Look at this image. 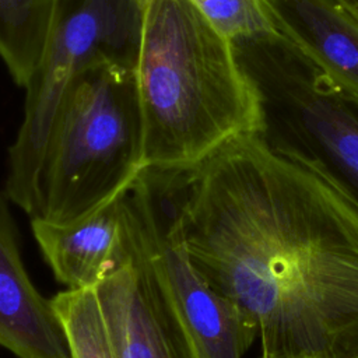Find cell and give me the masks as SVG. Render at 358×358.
I'll return each instance as SVG.
<instances>
[{
	"label": "cell",
	"instance_id": "cell-1",
	"mask_svg": "<svg viewBox=\"0 0 358 358\" xmlns=\"http://www.w3.org/2000/svg\"><path fill=\"white\" fill-rule=\"evenodd\" d=\"M182 232L256 323L262 358H358V210L257 133L185 169Z\"/></svg>",
	"mask_w": 358,
	"mask_h": 358
},
{
	"label": "cell",
	"instance_id": "cell-2",
	"mask_svg": "<svg viewBox=\"0 0 358 358\" xmlns=\"http://www.w3.org/2000/svg\"><path fill=\"white\" fill-rule=\"evenodd\" d=\"M134 77L145 168L190 169L259 130L257 98L231 42L193 0H143Z\"/></svg>",
	"mask_w": 358,
	"mask_h": 358
},
{
	"label": "cell",
	"instance_id": "cell-3",
	"mask_svg": "<svg viewBox=\"0 0 358 358\" xmlns=\"http://www.w3.org/2000/svg\"><path fill=\"white\" fill-rule=\"evenodd\" d=\"M144 165L134 69L96 62L67 87L50 133L42 217L70 224L124 194Z\"/></svg>",
	"mask_w": 358,
	"mask_h": 358
},
{
	"label": "cell",
	"instance_id": "cell-4",
	"mask_svg": "<svg viewBox=\"0 0 358 358\" xmlns=\"http://www.w3.org/2000/svg\"><path fill=\"white\" fill-rule=\"evenodd\" d=\"M231 45L256 94L264 145L358 210V94L278 32Z\"/></svg>",
	"mask_w": 358,
	"mask_h": 358
},
{
	"label": "cell",
	"instance_id": "cell-5",
	"mask_svg": "<svg viewBox=\"0 0 358 358\" xmlns=\"http://www.w3.org/2000/svg\"><path fill=\"white\" fill-rule=\"evenodd\" d=\"M143 0H57L41 60L25 88L24 117L8 148L4 193L29 218L43 211L53 120L73 80L96 62L136 66Z\"/></svg>",
	"mask_w": 358,
	"mask_h": 358
},
{
	"label": "cell",
	"instance_id": "cell-6",
	"mask_svg": "<svg viewBox=\"0 0 358 358\" xmlns=\"http://www.w3.org/2000/svg\"><path fill=\"white\" fill-rule=\"evenodd\" d=\"M185 169L145 168L126 193L138 248L203 358H243L259 330L193 266L182 232Z\"/></svg>",
	"mask_w": 358,
	"mask_h": 358
},
{
	"label": "cell",
	"instance_id": "cell-7",
	"mask_svg": "<svg viewBox=\"0 0 358 358\" xmlns=\"http://www.w3.org/2000/svg\"><path fill=\"white\" fill-rule=\"evenodd\" d=\"M96 291L116 358H203L138 241L134 260L102 281Z\"/></svg>",
	"mask_w": 358,
	"mask_h": 358
},
{
	"label": "cell",
	"instance_id": "cell-8",
	"mask_svg": "<svg viewBox=\"0 0 358 358\" xmlns=\"http://www.w3.org/2000/svg\"><path fill=\"white\" fill-rule=\"evenodd\" d=\"M126 193L70 224L31 220L39 250L66 289L96 288L134 260L137 238Z\"/></svg>",
	"mask_w": 358,
	"mask_h": 358
},
{
	"label": "cell",
	"instance_id": "cell-9",
	"mask_svg": "<svg viewBox=\"0 0 358 358\" xmlns=\"http://www.w3.org/2000/svg\"><path fill=\"white\" fill-rule=\"evenodd\" d=\"M8 201L0 190V347L15 358H71L50 299L24 266Z\"/></svg>",
	"mask_w": 358,
	"mask_h": 358
},
{
	"label": "cell",
	"instance_id": "cell-10",
	"mask_svg": "<svg viewBox=\"0 0 358 358\" xmlns=\"http://www.w3.org/2000/svg\"><path fill=\"white\" fill-rule=\"evenodd\" d=\"M284 35L329 77L358 94V15L343 0H267Z\"/></svg>",
	"mask_w": 358,
	"mask_h": 358
},
{
	"label": "cell",
	"instance_id": "cell-11",
	"mask_svg": "<svg viewBox=\"0 0 358 358\" xmlns=\"http://www.w3.org/2000/svg\"><path fill=\"white\" fill-rule=\"evenodd\" d=\"M56 4L57 0H0V57L21 87L41 60Z\"/></svg>",
	"mask_w": 358,
	"mask_h": 358
},
{
	"label": "cell",
	"instance_id": "cell-12",
	"mask_svg": "<svg viewBox=\"0 0 358 358\" xmlns=\"http://www.w3.org/2000/svg\"><path fill=\"white\" fill-rule=\"evenodd\" d=\"M50 302L71 358H116L96 288L64 289Z\"/></svg>",
	"mask_w": 358,
	"mask_h": 358
},
{
	"label": "cell",
	"instance_id": "cell-13",
	"mask_svg": "<svg viewBox=\"0 0 358 358\" xmlns=\"http://www.w3.org/2000/svg\"><path fill=\"white\" fill-rule=\"evenodd\" d=\"M229 41L277 32L267 0H193Z\"/></svg>",
	"mask_w": 358,
	"mask_h": 358
},
{
	"label": "cell",
	"instance_id": "cell-14",
	"mask_svg": "<svg viewBox=\"0 0 358 358\" xmlns=\"http://www.w3.org/2000/svg\"><path fill=\"white\" fill-rule=\"evenodd\" d=\"M358 15V0H343Z\"/></svg>",
	"mask_w": 358,
	"mask_h": 358
}]
</instances>
